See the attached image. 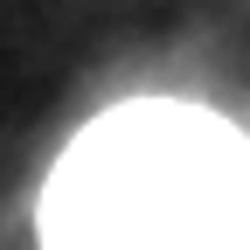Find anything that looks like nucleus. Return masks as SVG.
I'll return each instance as SVG.
<instances>
[{"mask_svg":"<svg viewBox=\"0 0 250 250\" xmlns=\"http://www.w3.org/2000/svg\"><path fill=\"white\" fill-rule=\"evenodd\" d=\"M35 229L42 250H250V139L202 104H118L56 160Z\"/></svg>","mask_w":250,"mask_h":250,"instance_id":"nucleus-1","label":"nucleus"}]
</instances>
